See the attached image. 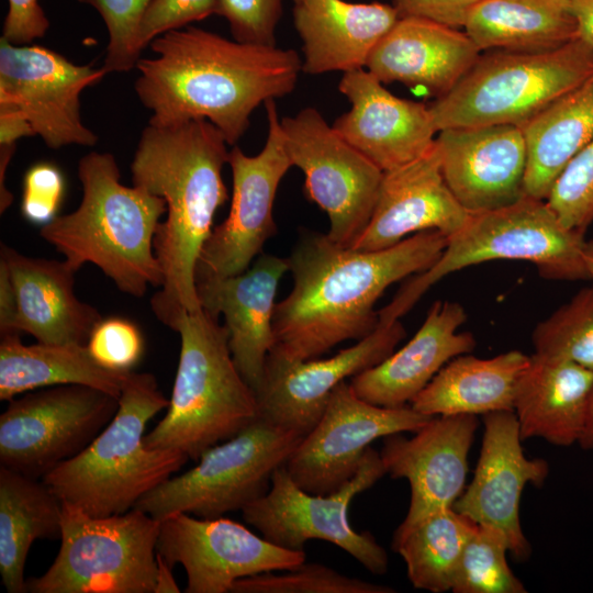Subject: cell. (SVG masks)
<instances>
[{
    "label": "cell",
    "mask_w": 593,
    "mask_h": 593,
    "mask_svg": "<svg viewBox=\"0 0 593 593\" xmlns=\"http://www.w3.org/2000/svg\"><path fill=\"white\" fill-rule=\"evenodd\" d=\"M447 240L439 231H424L392 247L365 251L302 230L288 257L292 289L275 306L271 351L309 360L345 340L367 337L378 326L374 305L381 294L430 268Z\"/></svg>",
    "instance_id": "1"
},
{
    "label": "cell",
    "mask_w": 593,
    "mask_h": 593,
    "mask_svg": "<svg viewBox=\"0 0 593 593\" xmlns=\"http://www.w3.org/2000/svg\"><path fill=\"white\" fill-rule=\"evenodd\" d=\"M155 57L136 64L135 93L150 111L148 124L166 127L211 122L236 145L255 109L296 86L302 60L293 49L258 46L186 26L154 38Z\"/></svg>",
    "instance_id": "2"
},
{
    "label": "cell",
    "mask_w": 593,
    "mask_h": 593,
    "mask_svg": "<svg viewBox=\"0 0 593 593\" xmlns=\"http://www.w3.org/2000/svg\"><path fill=\"white\" fill-rule=\"evenodd\" d=\"M227 145L211 122L198 119L166 127L148 124L136 146L133 184L163 198L167 208L154 237L163 281L150 305L168 327L182 313L202 309L197 270L214 215L228 199L222 178Z\"/></svg>",
    "instance_id": "3"
},
{
    "label": "cell",
    "mask_w": 593,
    "mask_h": 593,
    "mask_svg": "<svg viewBox=\"0 0 593 593\" xmlns=\"http://www.w3.org/2000/svg\"><path fill=\"white\" fill-rule=\"evenodd\" d=\"M78 178L80 204L42 226L41 237L76 272L85 264H93L126 294L141 298L148 287H160L154 237L167 212L165 200L141 187L124 186L110 153L85 155L78 164Z\"/></svg>",
    "instance_id": "4"
},
{
    "label": "cell",
    "mask_w": 593,
    "mask_h": 593,
    "mask_svg": "<svg viewBox=\"0 0 593 593\" xmlns=\"http://www.w3.org/2000/svg\"><path fill=\"white\" fill-rule=\"evenodd\" d=\"M169 401L148 372H131L111 422L76 457L42 480L63 503L91 516L123 514L189 460L179 451L144 443L147 423Z\"/></svg>",
    "instance_id": "5"
},
{
    "label": "cell",
    "mask_w": 593,
    "mask_h": 593,
    "mask_svg": "<svg viewBox=\"0 0 593 593\" xmlns=\"http://www.w3.org/2000/svg\"><path fill=\"white\" fill-rule=\"evenodd\" d=\"M169 327L180 335L175 383L165 416L144 443L199 460L258 417L257 398L233 360L219 317L201 309L182 313Z\"/></svg>",
    "instance_id": "6"
},
{
    "label": "cell",
    "mask_w": 593,
    "mask_h": 593,
    "mask_svg": "<svg viewBox=\"0 0 593 593\" xmlns=\"http://www.w3.org/2000/svg\"><path fill=\"white\" fill-rule=\"evenodd\" d=\"M585 243L584 233L563 226L546 200L526 194L510 205L471 213L448 237L437 261L412 276L378 311L379 323L399 321L444 277L481 262L523 260L534 264L545 279L593 280L583 256Z\"/></svg>",
    "instance_id": "7"
},
{
    "label": "cell",
    "mask_w": 593,
    "mask_h": 593,
    "mask_svg": "<svg viewBox=\"0 0 593 593\" xmlns=\"http://www.w3.org/2000/svg\"><path fill=\"white\" fill-rule=\"evenodd\" d=\"M592 72L593 46L580 37L544 52L494 49L480 55L429 111L438 132L499 124L523 127Z\"/></svg>",
    "instance_id": "8"
},
{
    "label": "cell",
    "mask_w": 593,
    "mask_h": 593,
    "mask_svg": "<svg viewBox=\"0 0 593 593\" xmlns=\"http://www.w3.org/2000/svg\"><path fill=\"white\" fill-rule=\"evenodd\" d=\"M160 521L134 507L91 516L63 503L60 548L52 566L26 580L32 593H154Z\"/></svg>",
    "instance_id": "9"
},
{
    "label": "cell",
    "mask_w": 593,
    "mask_h": 593,
    "mask_svg": "<svg viewBox=\"0 0 593 593\" xmlns=\"http://www.w3.org/2000/svg\"><path fill=\"white\" fill-rule=\"evenodd\" d=\"M304 435L257 417L234 437L206 449L199 463L141 497L134 507L163 521L187 513L217 518L262 497Z\"/></svg>",
    "instance_id": "10"
},
{
    "label": "cell",
    "mask_w": 593,
    "mask_h": 593,
    "mask_svg": "<svg viewBox=\"0 0 593 593\" xmlns=\"http://www.w3.org/2000/svg\"><path fill=\"white\" fill-rule=\"evenodd\" d=\"M385 474L380 452L369 447L356 474L338 491L322 495L302 490L282 466L275 471L269 491L245 506L242 515L277 546L304 550L311 539L325 540L349 553L372 574H383L389 564L387 551L371 533L354 530L348 511L356 495Z\"/></svg>",
    "instance_id": "11"
},
{
    "label": "cell",
    "mask_w": 593,
    "mask_h": 593,
    "mask_svg": "<svg viewBox=\"0 0 593 593\" xmlns=\"http://www.w3.org/2000/svg\"><path fill=\"white\" fill-rule=\"evenodd\" d=\"M118 409V398L82 384L49 387L12 399L0 415V463L43 479L79 455Z\"/></svg>",
    "instance_id": "12"
},
{
    "label": "cell",
    "mask_w": 593,
    "mask_h": 593,
    "mask_svg": "<svg viewBox=\"0 0 593 593\" xmlns=\"http://www.w3.org/2000/svg\"><path fill=\"white\" fill-rule=\"evenodd\" d=\"M280 123L290 161L305 176L306 198L327 214L328 237L351 247L371 217L383 171L315 108H304Z\"/></svg>",
    "instance_id": "13"
},
{
    "label": "cell",
    "mask_w": 593,
    "mask_h": 593,
    "mask_svg": "<svg viewBox=\"0 0 593 593\" xmlns=\"http://www.w3.org/2000/svg\"><path fill=\"white\" fill-rule=\"evenodd\" d=\"M433 417L411 405L387 407L369 403L343 381L284 467L302 490L331 494L356 474L372 441L403 432L415 433Z\"/></svg>",
    "instance_id": "14"
},
{
    "label": "cell",
    "mask_w": 593,
    "mask_h": 593,
    "mask_svg": "<svg viewBox=\"0 0 593 593\" xmlns=\"http://www.w3.org/2000/svg\"><path fill=\"white\" fill-rule=\"evenodd\" d=\"M276 99L266 101L268 135L264 148L255 156L234 145L227 164L233 180V197L227 217L208 237L198 264L197 275L234 276L247 270L262 253L265 243L277 233L273 202L281 179L292 164Z\"/></svg>",
    "instance_id": "15"
},
{
    "label": "cell",
    "mask_w": 593,
    "mask_h": 593,
    "mask_svg": "<svg viewBox=\"0 0 593 593\" xmlns=\"http://www.w3.org/2000/svg\"><path fill=\"white\" fill-rule=\"evenodd\" d=\"M105 75L103 67L74 64L51 48L0 38V98L19 107L48 148L97 144L82 123L80 94Z\"/></svg>",
    "instance_id": "16"
},
{
    "label": "cell",
    "mask_w": 593,
    "mask_h": 593,
    "mask_svg": "<svg viewBox=\"0 0 593 593\" xmlns=\"http://www.w3.org/2000/svg\"><path fill=\"white\" fill-rule=\"evenodd\" d=\"M156 551L187 574V593H227L237 580L287 571L305 561L304 550L277 546L227 519L177 513L160 521Z\"/></svg>",
    "instance_id": "17"
},
{
    "label": "cell",
    "mask_w": 593,
    "mask_h": 593,
    "mask_svg": "<svg viewBox=\"0 0 593 593\" xmlns=\"http://www.w3.org/2000/svg\"><path fill=\"white\" fill-rule=\"evenodd\" d=\"M405 335L399 320L378 323L370 335L326 359H289L270 351L256 391L258 417L307 434L336 387L388 358Z\"/></svg>",
    "instance_id": "18"
},
{
    "label": "cell",
    "mask_w": 593,
    "mask_h": 593,
    "mask_svg": "<svg viewBox=\"0 0 593 593\" xmlns=\"http://www.w3.org/2000/svg\"><path fill=\"white\" fill-rule=\"evenodd\" d=\"M483 439L474 475L454 503V508L478 525L501 530L510 553L526 560L532 551L521 525L519 503L526 484L540 486L549 465L540 458H527L513 411L483 415Z\"/></svg>",
    "instance_id": "19"
},
{
    "label": "cell",
    "mask_w": 593,
    "mask_h": 593,
    "mask_svg": "<svg viewBox=\"0 0 593 593\" xmlns=\"http://www.w3.org/2000/svg\"><path fill=\"white\" fill-rule=\"evenodd\" d=\"M478 426L477 415H440L411 438L400 434L384 437L380 456L387 474L406 479L411 489L407 513L395 533L454 506L465 490L468 455Z\"/></svg>",
    "instance_id": "20"
},
{
    "label": "cell",
    "mask_w": 593,
    "mask_h": 593,
    "mask_svg": "<svg viewBox=\"0 0 593 593\" xmlns=\"http://www.w3.org/2000/svg\"><path fill=\"white\" fill-rule=\"evenodd\" d=\"M435 142L445 181L468 212L500 209L525 195L527 148L521 126L450 127Z\"/></svg>",
    "instance_id": "21"
},
{
    "label": "cell",
    "mask_w": 593,
    "mask_h": 593,
    "mask_svg": "<svg viewBox=\"0 0 593 593\" xmlns=\"http://www.w3.org/2000/svg\"><path fill=\"white\" fill-rule=\"evenodd\" d=\"M338 90L350 110L332 125L383 172L425 154L438 133L429 107L392 94L366 69L344 72Z\"/></svg>",
    "instance_id": "22"
},
{
    "label": "cell",
    "mask_w": 593,
    "mask_h": 593,
    "mask_svg": "<svg viewBox=\"0 0 593 593\" xmlns=\"http://www.w3.org/2000/svg\"><path fill=\"white\" fill-rule=\"evenodd\" d=\"M287 271L288 258L261 253L238 275H197L200 305L216 317L223 315L233 360L255 393L275 346V299Z\"/></svg>",
    "instance_id": "23"
},
{
    "label": "cell",
    "mask_w": 593,
    "mask_h": 593,
    "mask_svg": "<svg viewBox=\"0 0 593 593\" xmlns=\"http://www.w3.org/2000/svg\"><path fill=\"white\" fill-rule=\"evenodd\" d=\"M470 215L445 181L435 142L415 160L383 172L371 217L351 248L380 250L424 231L450 237Z\"/></svg>",
    "instance_id": "24"
},
{
    "label": "cell",
    "mask_w": 593,
    "mask_h": 593,
    "mask_svg": "<svg viewBox=\"0 0 593 593\" xmlns=\"http://www.w3.org/2000/svg\"><path fill=\"white\" fill-rule=\"evenodd\" d=\"M481 51L465 31L424 18H400L370 54L366 70L382 83L419 88L436 99L471 69Z\"/></svg>",
    "instance_id": "25"
},
{
    "label": "cell",
    "mask_w": 593,
    "mask_h": 593,
    "mask_svg": "<svg viewBox=\"0 0 593 593\" xmlns=\"http://www.w3.org/2000/svg\"><path fill=\"white\" fill-rule=\"evenodd\" d=\"M466 320L460 303L435 301L422 326L402 348L350 379L353 391L380 406L411 404L448 361L474 349L473 335L459 332Z\"/></svg>",
    "instance_id": "26"
},
{
    "label": "cell",
    "mask_w": 593,
    "mask_h": 593,
    "mask_svg": "<svg viewBox=\"0 0 593 593\" xmlns=\"http://www.w3.org/2000/svg\"><path fill=\"white\" fill-rule=\"evenodd\" d=\"M0 261L14 290L19 334L43 344H87L102 316L77 298L76 271L65 260L29 257L2 244Z\"/></svg>",
    "instance_id": "27"
},
{
    "label": "cell",
    "mask_w": 593,
    "mask_h": 593,
    "mask_svg": "<svg viewBox=\"0 0 593 593\" xmlns=\"http://www.w3.org/2000/svg\"><path fill=\"white\" fill-rule=\"evenodd\" d=\"M393 4L296 0L293 23L302 41V71L363 69L373 48L399 20Z\"/></svg>",
    "instance_id": "28"
},
{
    "label": "cell",
    "mask_w": 593,
    "mask_h": 593,
    "mask_svg": "<svg viewBox=\"0 0 593 593\" xmlns=\"http://www.w3.org/2000/svg\"><path fill=\"white\" fill-rule=\"evenodd\" d=\"M593 371L572 361L532 355L514 400L521 437L568 447L579 443L588 413Z\"/></svg>",
    "instance_id": "29"
},
{
    "label": "cell",
    "mask_w": 593,
    "mask_h": 593,
    "mask_svg": "<svg viewBox=\"0 0 593 593\" xmlns=\"http://www.w3.org/2000/svg\"><path fill=\"white\" fill-rule=\"evenodd\" d=\"M529 360L530 356L519 350L492 358L459 355L437 372L410 405L430 416L513 411L517 384Z\"/></svg>",
    "instance_id": "30"
},
{
    "label": "cell",
    "mask_w": 593,
    "mask_h": 593,
    "mask_svg": "<svg viewBox=\"0 0 593 593\" xmlns=\"http://www.w3.org/2000/svg\"><path fill=\"white\" fill-rule=\"evenodd\" d=\"M526 195L546 200L570 160L593 139V72L523 127Z\"/></svg>",
    "instance_id": "31"
},
{
    "label": "cell",
    "mask_w": 593,
    "mask_h": 593,
    "mask_svg": "<svg viewBox=\"0 0 593 593\" xmlns=\"http://www.w3.org/2000/svg\"><path fill=\"white\" fill-rule=\"evenodd\" d=\"M463 29L481 52H544L579 37L570 0H477Z\"/></svg>",
    "instance_id": "32"
},
{
    "label": "cell",
    "mask_w": 593,
    "mask_h": 593,
    "mask_svg": "<svg viewBox=\"0 0 593 593\" xmlns=\"http://www.w3.org/2000/svg\"><path fill=\"white\" fill-rule=\"evenodd\" d=\"M131 372L103 368L92 358L85 344L25 345L21 342L20 334L1 335V401L63 384L88 385L119 399Z\"/></svg>",
    "instance_id": "33"
},
{
    "label": "cell",
    "mask_w": 593,
    "mask_h": 593,
    "mask_svg": "<svg viewBox=\"0 0 593 593\" xmlns=\"http://www.w3.org/2000/svg\"><path fill=\"white\" fill-rule=\"evenodd\" d=\"M63 502L42 480L0 466V574L9 593H24V566L36 539L60 538Z\"/></svg>",
    "instance_id": "34"
},
{
    "label": "cell",
    "mask_w": 593,
    "mask_h": 593,
    "mask_svg": "<svg viewBox=\"0 0 593 593\" xmlns=\"http://www.w3.org/2000/svg\"><path fill=\"white\" fill-rule=\"evenodd\" d=\"M477 524L454 507L434 512L393 534L411 584L433 593L451 591L462 550Z\"/></svg>",
    "instance_id": "35"
},
{
    "label": "cell",
    "mask_w": 593,
    "mask_h": 593,
    "mask_svg": "<svg viewBox=\"0 0 593 593\" xmlns=\"http://www.w3.org/2000/svg\"><path fill=\"white\" fill-rule=\"evenodd\" d=\"M536 355L572 361L593 371V286L578 291L532 334Z\"/></svg>",
    "instance_id": "36"
},
{
    "label": "cell",
    "mask_w": 593,
    "mask_h": 593,
    "mask_svg": "<svg viewBox=\"0 0 593 593\" xmlns=\"http://www.w3.org/2000/svg\"><path fill=\"white\" fill-rule=\"evenodd\" d=\"M505 535L491 526L478 525L469 537L456 571L454 593H525L522 581L506 559Z\"/></svg>",
    "instance_id": "37"
},
{
    "label": "cell",
    "mask_w": 593,
    "mask_h": 593,
    "mask_svg": "<svg viewBox=\"0 0 593 593\" xmlns=\"http://www.w3.org/2000/svg\"><path fill=\"white\" fill-rule=\"evenodd\" d=\"M233 593H392L394 590L347 577L320 563H301L283 574L264 572L234 582Z\"/></svg>",
    "instance_id": "38"
},
{
    "label": "cell",
    "mask_w": 593,
    "mask_h": 593,
    "mask_svg": "<svg viewBox=\"0 0 593 593\" xmlns=\"http://www.w3.org/2000/svg\"><path fill=\"white\" fill-rule=\"evenodd\" d=\"M546 202L567 228L585 234L593 224V139L560 172Z\"/></svg>",
    "instance_id": "39"
},
{
    "label": "cell",
    "mask_w": 593,
    "mask_h": 593,
    "mask_svg": "<svg viewBox=\"0 0 593 593\" xmlns=\"http://www.w3.org/2000/svg\"><path fill=\"white\" fill-rule=\"evenodd\" d=\"M97 10L102 18L109 40L103 68L125 72L136 67L142 52L137 46V30L152 0H77Z\"/></svg>",
    "instance_id": "40"
},
{
    "label": "cell",
    "mask_w": 593,
    "mask_h": 593,
    "mask_svg": "<svg viewBox=\"0 0 593 593\" xmlns=\"http://www.w3.org/2000/svg\"><path fill=\"white\" fill-rule=\"evenodd\" d=\"M86 345L100 366L118 372H131L144 353V338L138 326L115 316L102 318Z\"/></svg>",
    "instance_id": "41"
},
{
    "label": "cell",
    "mask_w": 593,
    "mask_h": 593,
    "mask_svg": "<svg viewBox=\"0 0 593 593\" xmlns=\"http://www.w3.org/2000/svg\"><path fill=\"white\" fill-rule=\"evenodd\" d=\"M282 0H216L215 14L226 19L232 36L244 44L276 46Z\"/></svg>",
    "instance_id": "42"
},
{
    "label": "cell",
    "mask_w": 593,
    "mask_h": 593,
    "mask_svg": "<svg viewBox=\"0 0 593 593\" xmlns=\"http://www.w3.org/2000/svg\"><path fill=\"white\" fill-rule=\"evenodd\" d=\"M65 192V180L59 168L51 163L32 166L23 178L21 213L41 227L57 216Z\"/></svg>",
    "instance_id": "43"
},
{
    "label": "cell",
    "mask_w": 593,
    "mask_h": 593,
    "mask_svg": "<svg viewBox=\"0 0 593 593\" xmlns=\"http://www.w3.org/2000/svg\"><path fill=\"white\" fill-rule=\"evenodd\" d=\"M216 0H152L137 30L141 52L157 36L215 14Z\"/></svg>",
    "instance_id": "44"
},
{
    "label": "cell",
    "mask_w": 593,
    "mask_h": 593,
    "mask_svg": "<svg viewBox=\"0 0 593 593\" xmlns=\"http://www.w3.org/2000/svg\"><path fill=\"white\" fill-rule=\"evenodd\" d=\"M8 3L1 37L15 45H26L46 34L51 24L40 0H8Z\"/></svg>",
    "instance_id": "45"
},
{
    "label": "cell",
    "mask_w": 593,
    "mask_h": 593,
    "mask_svg": "<svg viewBox=\"0 0 593 593\" xmlns=\"http://www.w3.org/2000/svg\"><path fill=\"white\" fill-rule=\"evenodd\" d=\"M477 0H393L399 18H424L451 27H463L467 14Z\"/></svg>",
    "instance_id": "46"
},
{
    "label": "cell",
    "mask_w": 593,
    "mask_h": 593,
    "mask_svg": "<svg viewBox=\"0 0 593 593\" xmlns=\"http://www.w3.org/2000/svg\"><path fill=\"white\" fill-rule=\"evenodd\" d=\"M35 136L23 112L12 101L0 98V144H16L22 137Z\"/></svg>",
    "instance_id": "47"
},
{
    "label": "cell",
    "mask_w": 593,
    "mask_h": 593,
    "mask_svg": "<svg viewBox=\"0 0 593 593\" xmlns=\"http://www.w3.org/2000/svg\"><path fill=\"white\" fill-rule=\"evenodd\" d=\"M0 334H19L15 294L7 267L2 261H0Z\"/></svg>",
    "instance_id": "48"
},
{
    "label": "cell",
    "mask_w": 593,
    "mask_h": 593,
    "mask_svg": "<svg viewBox=\"0 0 593 593\" xmlns=\"http://www.w3.org/2000/svg\"><path fill=\"white\" fill-rule=\"evenodd\" d=\"M580 38L593 46V0H570Z\"/></svg>",
    "instance_id": "49"
},
{
    "label": "cell",
    "mask_w": 593,
    "mask_h": 593,
    "mask_svg": "<svg viewBox=\"0 0 593 593\" xmlns=\"http://www.w3.org/2000/svg\"><path fill=\"white\" fill-rule=\"evenodd\" d=\"M16 144H0V212L7 211L13 201L12 193L5 186L7 168L14 155Z\"/></svg>",
    "instance_id": "50"
},
{
    "label": "cell",
    "mask_w": 593,
    "mask_h": 593,
    "mask_svg": "<svg viewBox=\"0 0 593 593\" xmlns=\"http://www.w3.org/2000/svg\"><path fill=\"white\" fill-rule=\"evenodd\" d=\"M156 558H157V573H156V585H155L154 593H179L180 589L174 578L172 567L158 552H157Z\"/></svg>",
    "instance_id": "51"
},
{
    "label": "cell",
    "mask_w": 593,
    "mask_h": 593,
    "mask_svg": "<svg viewBox=\"0 0 593 593\" xmlns=\"http://www.w3.org/2000/svg\"><path fill=\"white\" fill-rule=\"evenodd\" d=\"M578 444L583 449L593 451V385L590 394L584 428Z\"/></svg>",
    "instance_id": "52"
},
{
    "label": "cell",
    "mask_w": 593,
    "mask_h": 593,
    "mask_svg": "<svg viewBox=\"0 0 593 593\" xmlns=\"http://www.w3.org/2000/svg\"><path fill=\"white\" fill-rule=\"evenodd\" d=\"M583 256H584L586 267L593 279V238L590 240H586L584 250H583Z\"/></svg>",
    "instance_id": "53"
},
{
    "label": "cell",
    "mask_w": 593,
    "mask_h": 593,
    "mask_svg": "<svg viewBox=\"0 0 593 593\" xmlns=\"http://www.w3.org/2000/svg\"><path fill=\"white\" fill-rule=\"evenodd\" d=\"M296 1V0H293V2Z\"/></svg>",
    "instance_id": "54"
}]
</instances>
